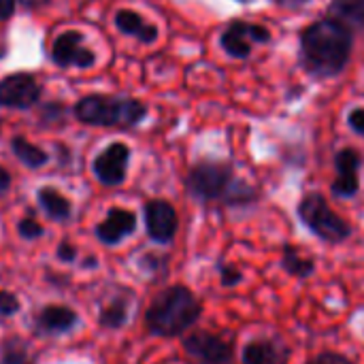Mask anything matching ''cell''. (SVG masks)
<instances>
[{"label": "cell", "mask_w": 364, "mask_h": 364, "mask_svg": "<svg viewBox=\"0 0 364 364\" xmlns=\"http://www.w3.org/2000/svg\"><path fill=\"white\" fill-rule=\"evenodd\" d=\"M113 23H115V28H117L122 34L134 36L136 41H141V43H145V45L156 43V41H158V34H160L158 28H156L154 23L145 21L143 15L136 13V11H132V9H119V11L115 13V17H113Z\"/></svg>", "instance_id": "2e32d148"}, {"label": "cell", "mask_w": 364, "mask_h": 364, "mask_svg": "<svg viewBox=\"0 0 364 364\" xmlns=\"http://www.w3.org/2000/svg\"><path fill=\"white\" fill-rule=\"evenodd\" d=\"M9 147H11V154H13L26 168L36 171V168H43V166L49 162V154H47L43 147H38V145H34L32 141H28L26 136H21V134L13 136L11 143H9Z\"/></svg>", "instance_id": "d6986e66"}, {"label": "cell", "mask_w": 364, "mask_h": 364, "mask_svg": "<svg viewBox=\"0 0 364 364\" xmlns=\"http://www.w3.org/2000/svg\"><path fill=\"white\" fill-rule=\"evenodd\" d=\"M181 346L196 364H232L237 358L235 341L211 331H194L183 337Z\"/></svg>", "instance_id": "8992f818"}, {"label": "cell", "mask_w": 364, "mask_h": 364, "mask_svg": "<svg viewBox=\"0 0 364 364\" xmlns=\"http://www.w3.org/2000/svg\"><path fill=\"white\" fill-rule=\"evenodd\" d=\"M17 0H0V21H6L15 13Z\"/></svg>", "instance_id": "f1b7e54d"}, {"label": "cell", "mask_w": 364, "mask_h": 364, "mask_svg": "<svg viewBox=\"0 0 364 364\" xmlns=\"http://www.w3.org/2000/svg\"><path fill=\"white\" fill-rule=\"evenodd\" d=\"M17 232H19L21 239L34 241V239H41V237L45 235V228H43L32 215H28V218H21V220L17 222Z\"/></svg>", "instance_id": "cb8c5ba5"}, {"label": "cell", "mask_w": 364, "mask_h": 364, "mask_svg": "<svg viewBox=\"0 0 364 364\" xmlns=\"http://www.w3.org/2000/svg\"><path fill=\"white\" fill-rule=\"evenodd\" d=\"M277 4H286V6H296V4H305L307 0H275Z\"/></svg>", "instance_id": "1f68e13d"}, {"label": "cell", "mask_w": 364, "mask_h": 364, "mask_svg": "<svg viewBox=\"0 0 364 364\" xmlns=\"http://www.w3.org/2000/svg\"><path fill=\"white\" fill-rule=\"evenodd\" d=\"M36 200L51 222H68L73 215V203L58 188L43 186L36 190Z\"/></svg>", "instance_id": "ac0fdd59"}, {"label": "cell", "mask_w": 364, "mask_h": 364, "mask_svg": "<svg viewBox=\"0 0 364 364\" xmlns=\"http://www.w3.org/2000/svg\"><path fill=\"white\" fill-rule=\"evenodd\" d=\"M130 320V301L115 296L98 311V326L105 331H119Z\"/></svg>", "instance_id": "ffe728a7"}, {"label": "cell", "mask_w": 364, "mask_h": 364, "mask_svg": "<svg viewBox=\"0 0 364 364\" xmlns=\"http://www.w3.org/2000/svg\"><path fill=\"white\" fill-rule=\"evenodd\" d=\"M203 316L200 299L181 284L164 288L145 311V328L154 337H183Z\"/></svg>", "instance_id": "3957f363"}, {"label": "cell", "mask_w": 364, "mask_h": 364, "mask_svg": "<svg viewBox=\"0 0 364 364\" xmlns=\"http://www.w3.org/2000/svg\"><path fill=\"white\" fill-rule=\"evenodd\" d=\"M305 364H356L348 354L343 352H333V350H324L311 358H307Z\"/></svg>", "instance_id": "d4e9b609"}, {"label": "cell", "mask_w": 364, "mask_h": 364, "mask_svg": "<svg viewBox=\"0 0 364 364\" xmlns=\"http://www.w3.org/2000/svg\"><path fill=\"white\" fill-rule=\"evenodd\" d=\"M328 13L348 26L364 28V0H331Z\"/></svg>", "instance_id": "44dd1931"}, {"label": "cell", "mask_w": 364, "mask_h": 364, "mask_svg": "<svg viewBox=\"0 0 364 364\" xmlns=\"http://www.w3.org/2000/svg\"><path fill=\"white\" fill-rule=\"evenodd\" d=\"M296 215L301 224L326 245H341L354 232L352 224L346 218H341L320 192L305 194L296 207Z\"/></svg>", "instance_id": "5b68a950"}, {"label": "cell", "mask_w": 364, "mask_h": 364, "mask_svg": "<svg viewBox=\"0 0 364 364\" xmlns=\"http://www.w3.org/2000/svg\"><path fill=\"white\" fill-rule=\"evenodd\" d=\"M354 49V32L348 23L324 17L309 23L301 34V64L316 79L343 73Z\"/></svg>", "instance_id": "6da1fadb"}, {"label": "cell", "mask_w": 364, "mask_h": 364, "mask_svg": "<svg viewBox=\"0 0 364 364\" xmlns=\"http://www.w3.org/2000/svg\"><path fill=\"white\" fill-rule=\"evenodd\" d=\"M51 62L58 68H92L96 64V53L85 45V36L79 30L62 32L51 45Z\"/></svg>", "instance_id": "9c48e42d"}, {"label": "cell", "mask_w": 364, "mask_h": 364, "mask_svg": "<svg viewBox=\"0 0 364 364\" xmlns=\"http://www.w3.org/2000/svg\"><path fill=\"white\" fill-rule=\"evenodd\" d=\"M271 41V32L269 28L260 26V23H250V21H230L228 28L222 32L220 36V45L222 49L230 55V58H239L245 60L252 53V43H269Z\"/></svg>", "instance_id": "8fae6325"}, {"label": "cell", "mask_w": 364, "mask_h": 364, "mask_svg": "<svg viewBox=\"0 0 364 364\" xmlns=\"http://www.w3.org/2000/svg\"><path fill=\"white\" fill-rule=\"evenodd\" d=\"M55 256H58V260H62V262H66V264H73V262L77 260V247H75L70 241H62V243L58 245Z\"/></svg>", "instance_id": "4316f807"}, {"label": "cell", "mask_w": 364, "mask_h": 364, "mask_svg": "<svg viewBox=\"0 0 364 364\" xmlns=\"http://www.w3.org/2000/svg\"><path fill=\"white\" fill-rule=\"evenodd\" d=\"M77 122L87 126L113 128V126H139L147 117V105L136 98L111 96V94H87L73 107Z\"/></svg>", "instance_id": "277c9868"}, {"label": "cell", "mask_w": 364, "mask_h": 364, "mask_svg": "<svg viewBox=\"0 0 364 364\" xmlns=\"http://www.w3.org/2000/svg\"><path fill=\"white\" fill-rule=\"evenodd\" d=\"M363 158L358 149L354 147H343L335 156V168H337V179L331 183V192L337 198H354L360 190V171Z\"/></svg>", "instance_id": "7c38bea8"}, {"label": "cell", "mask_w": 364, "mask_h": 364, "mask_svg": "<svg viewBox=\"0 0 364 364\" xmlns=\"http://www.w3.org/2000/svg\"><path fill=\"white\" fill-rule=\"evenodd\" d=\"M279 267L284 269V273L296 282H307L316 275L318 271V264H316V258L311 256H305L301 252L299 245H292V243H284L282 247V258H279Z\"/></svg>", "instance_id": "e0dca14e"}, {"label": "cell", "mask_w": 364, "mask_h": 364, "mask_svg": "<svg viewBox=\"0 0 364 364\" xmlns=\"http://www.w3.org/2000/svg\"><path fill=\"white\" fill-rule=\"evenodd\" d=\"M11 181H13L11 173H9L4 166H0V194L9 192V188H11Z\"/></svg>", "instance_id": "f546056e"}, {"label": "cell", "mask_w": 364, "mask_h": 364, "mask_svg": "<svg viewBox=\"0 0 364 364\" xmlns=\"http://www.w3.org/2000/svg\"><path fill=\"white\" fill-rule=\"evenodd\" d=\"M292 348L282 337H256L241 350V364H290Z\"/></svg>", "instance_id": "4fadbf2b"}, {"label": "cell", "mask_w": 364, "mask_h": 364, "mask_svg": "<svg viewBox=\"0 0 364 364\" xmlns=\"http://www.w3.org/2000/svg\"><path fill=\"white\" fill-rule=\"evenodd\" d=\"M130 156H132V151L126 143H122V141L109 143L92 160V173H94L96 181L107 188L122 186L128 177Z\"/></svg>", "instance_id": "ba28073f"}, {"label": "cell", "mask_w": 364, "mask_h": 364, "mask_svg": "<svg viewBox=\"0 0 364 364\" xmlns=\"http://www.w3.org/2000/svg\"><path fill=\"white\" fill-rule=\"evenodd\" d=\"M237 2H243L245 4V2H252V0H237Z\"/></svg>", "instance_id": "836d02e7"}, {"label": "cell", "mask_w": 364, "mask_h": 364, "mask_svg": "<svg viewBox=\"0 0 364 364\" xmlns=\"http://www.w3.org/2000/svg\"><path fill=\"white\" fill-rule=\"evenodd\" d=\"M79 324V316L75 309L66 305H49L41 309V314L34 320V333L43 337H55L66 335Z\"/></svg>", "instance_id": "9a60e30c"}, {"label": "cell", "mask_w": 364, "mask_h": 364, "mask_svg": "<svg viewBox=\"0 0 364 364\" xmlns=\"http://www.w3.org/2000/svg\"><path fill=\"white\" fill-rule=\"evenodd\" d=\"M143 220L147 237L158 245H168L175 241L179 230V215L168 200L151 198L143 207Z\"/></svg>", "instance_id": "30bf717a"}, {"label": "cell", "mask_w": 364, "mask_h": 364, "mask_svg": "<svg viewBox=\"0 0 364 364\" xmlns=\"http://www.w3.org/2000/svg\"><path fill=\"white\" fill-rule=\"evenodd\" d=\"M17 4L26 6V9H38V6L49 4V0H17Z\"/></svg>", "instance_id": "4dcf8cb0"}, {"label": "cell", "mask_w": 364, "mask_h": 364, "mask_svg": "<svg viewBox=\"0 0 364 364\" xmlns=\"http://www.w3.org/2000/svg\"><path fill=\"white\" fill-rule=\"evenodd\" d=\"M136 230V215L130 209L124 207H111L105 215L102 222L96 224L94 235L96 239L107 245V247H115L122 241H126L130 235H134Z\"/></svg>", "instance_id": "5bb4252c"}, {"label": "cell", "mask_w": 364, "mask_h": 364, "mask_svg": "<svg viewBox=\"0 0 364 364\" xmlns=\"http://www.w3.org/2000/svg\"><path fill=\"white\" fill-rule=\"evenodd\" d=\"M348 124H350V128H352L356 134L364 136V107H360V109H352V111L348 113Z\"/></svg>", "instance_id": "83f0119b"}, {"label": "cell", "mask_w": 364, "mask_h": 364, "mask_svg": "<svg viewBox=\"0 0 364 364\" xmlns=\"http://www.w3.org/2000/svg\"><path fill=\"white\" fill-rule=\"evenodd\" d=\"M4 55H6V49H4V45H2V43H0V60H2V58H4Z\"/></svg>", "instance_id": "d6a6232c"}, {"label": "cell", "mask_w": 364, "mask_h": 364, "mask_svg": "<svg viewBox=\"0 0 364 364\" xmlns=\"http://www.w3.org/2000/svg\"><path fill=\"white\" fill-rule=\"evenodd\" d=\"M218 275H220V286H222V288H228V290L239 288V286L243 284V279H245L243 271H241L237 264L224 262V260L218 262Z\"/></svg>", "instance_id": "603a6c76"}, {"label": "cell", "mask_w": 364, "mask_h": 364, "mask_svg": "<svg viewBox=\"0 0 364 364\" xmlns=\"http://www.w3.org/2000/svg\"><path fill=\"white\" fill-rule=\"evenodd\" d=\"M43 98V85L32 73H11L0 79V107L28 111Z\"/></svg>", "instance_id": "52a82bcc"}, {"label": "cell", "mask_w": 364, "mask_h": 364, "mask_svg": "<svg viewBox=\"0 0 364 364\" xmlns=\"http://www.w3.org/2000/svg\"><path fill=\"white\" fill-rule=\"evenodd\" d=\"M188 194L207 205L222 203L226 207H245L258 200V190L239 179L228 162L200 160L186 175Z\"/></svg>", "instance_id": "7a4b0ae2"}, {"label": "cell", "mask_w": 364, "mask_h": 364, "mask_svg": "<svg viewBox=\"0 0 364 364\" xmlns=\"http://www.w3.org/2000/svg\"><path fill=\"white\" fill-rule=\"evenodd\" d=\"M0 364H36V358L23 339L11 337L0 343Z\"/></svg>", "instance_id": "7402d4cb"}, {"label": "cell", "mask_w": 364, "mask_h": 364, "mask_svg": "<svg viewBox=\"0 0 364 364\" xmlns=\"http://www.w3.org/2000/svg\"><path fill=\"white\" fill-rule=\"evenodd\" d=\"M19 309H21V305H19L17 294H13L9 290H0V316L11 318V316L19 314Z\"/></svg>", "instance_id": "484cf974"}]
</instances>
